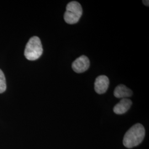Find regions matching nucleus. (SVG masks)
Instances as JSON below:
<instances>
[{"mask_svg": "<svg viewBox=\"0 0 149 149\" xmlns=\"http://www.w3.org/2000/svg\"><path fill=\"white\" fill-rule=\"evenodd\" d=\"M145 130L143 125L137 123L125 133L123 138V145L127 148H132L138 146L144 140Z\"/></svg>", "mask_w": 149, "mask_h": 149, "instance_id": "obj_1", "label": "nucleus"}, {"mask_svg": "<svg viewBox=\"0 0 149 149\" xmlns=\"http://www.w3.org/2000/svg\"><path fill=\"white\" fill-rule=\"evenodd\" d=\"M43 52V47L40 38L34 36L31 38L28 42L24 50V56L27 60L34 61L41 56Z\"/></svg>", "mask_w": 149, "mask_h": 149, "instance_id": "obj_2", "label": "nucleus"}, {"mask_svg": "<svg viewBox=\"0 0 149 149\" xmlns=\"http://www.w3.org/2000/svg\"><path fill=\"white\" fill-rule=\"evenodd\" d=\"M82 15V8L80 3L77 1H71L66 6L64 20L68 24H74L79 21Z\"/></svg>", "mask_w": 149, "mask_h": 149, "instance_id": "obj_3", "label": "nucleus"}, {"mask_svg": "<svg viewBox=\"0 0 149 149\" xmlns=\"http://www.w3.org/2000/svg\"><path fill=\"white\" fill-rule=\"evenodd\" d=\"M90 60L85 55H82L76 59L72 64V69L76 73H82L89 68Z\"/></svg>", "mask_w": 149, "mask_h": 149, "instance_id": "obj_4", "label": "nucleus"}, {"mask_svg": "<svg viewBox=\"0 0 149 149\" xmlns=\"http://www.w3.org/2000/svg\"><path fill=\"white\" fill-rule=\"evenodd\" d=\"M109 85V80L105 75H101L96 78L95 82V90L98 94L106 92Z\"/></svg>", "mask_w": 149, "mask_h": 149, "instance_id": "obj_5", "label": "nucleus"}, {"mask_svg": "<svg viewBox=\"0 0 149 149\" xmlns=\"http://www.w3.org/2000/svg\"><path fill=\"white\" fill-rule=\"evenodd\" d=\"M132 105V102L128 98H123L113 108V111L117 114H123L128 111Z\"/></svg>", "mask_w": 149, "mask_h": 149, "instance_id": "obj_6", "label": "nucleus"}, {"mask_svg": "<svg viewBox=\"0 0 149 149\" xmlns=\"http://www.w3.org/2000/svg\"><path fill=\"white\" fill-rule=\"evenodd\" d=\"M114 95L118 98H127L133 95V92L127 86L124 85H119L115 88Z\"/></svg>", "mask_w": 149, "mask_h": 149, "instance_id": "obj_7", "label": "nucleus"}, {"mask_svg": "<svg viewBox=\"0 0 149 149\" xmlns=\"http://www.w3.org/2000/svg\"><path fill=\"white\" fill-rule=\"evenodd\" d=\"M6 90V82L4 73L0 69V93L4 92Z\"/></svg>", "mask_w": 149, "mask_h": 149, "instance_id": "obj_8", "label": "nucleus"}, {"mask_svg": "<svg viewBox=\"0 0 149 149\" xmlns=\"http://www.w3.org/2000/svg\"><path fill=\"white\" fill-rule=\"evenodd\" d=\"M143 3H144V5L146 6H149V1L148 0H144L143 1Z\"/></svg>", "mask_w": 149, "mask_h": 149, "instance_id": "obj_9", "label": "nucleus"}]
</instances>
